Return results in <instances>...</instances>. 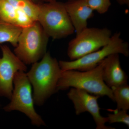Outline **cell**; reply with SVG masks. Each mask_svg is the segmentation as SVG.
<instances>
[{
    "mask_svg": "<svg viewBox=\"0 0 129 129\" xmlns=\"http://www.w3.org/2000/svg\"><path fill=\"white\" fill-rule=\"evenodd\" d=\"M62 70L59 62L46 52L40 61L32 64L26 73L33 86L35 104L41 106L57 91V84Z\"/></svg>",
    "mask_w": 129,
    "mask_h": 129,
    "instance_id": "1",
    "label": "cell"
},
{
    "mask_svg": "<svg viewBox=\"0 0 129 129\" xmlns=\"http://www.w3.org/2000/svg\"><path fill=\"white\" fill-rule=\"evenodd\" d=\"M105 59L94 68L87 71H62L57 83V91L75 88L100 97L106 96L114 101L112 89L104 82L103 77Z\"/></svg>",
    "mask_w": 129,
    "mask_h": 129,
    "instance_id": "2",
    "label": "cell"
},
{
    "mask_svg": "<svg viewBox=\"0 0 129 129\" xmlns=\"http://www.w3.org/2000/svg\"><path fill=\"white\" fill-rule=\"evenodd\" d=\"M37 21L49 37L60 39L71 35L75 29L64 6L57 1L39 3Z\"/></svg>",
    "mask_w": 129,
    "mask_h": 129,
    "instance_id": "3",
    "label": "cell"
},
{
    "mask_svg": "<svg viewBox=\"0 0 129 129\" xmlns=\"http://www.w3.org/2000/svg\"><path fill=\"white\" fill-rule=\"evenodd\" d=\"M38 21L22 29L15 47V55L25 64L38 61L46 53L49 38Z\"/></svg>",
    "mask_w": 129,
    "mask_h": 129,
    "instance_id": "4",
    "label": "cell"
},
{
    "mask_svg": "<svg viewBox=\"0 0 129 129\" xmlns=\"http://www.w3.org/2000/svg\"><path fill=\"white\" fill-rule=\"evenodd\" d=\"M11 102L3 109L6 112L17 111L24 114L33 125H45V122L35 109L32 87L26 73L18 71L15 74Z\"/></svg>",
    "mask_w": 129,
    "mask_h": 129,
    "instance_id": "5",
    "label": "cell"
},
{
    "mask_svg": "<svg viewBox=\"0 0 129 129\" xmlns=\"http://www.w3.org/2000/svg\"><path fill=\"white\" fill-rule=\"evenodd\" d=\"M120 32L112 35L108 44L101 49L82 57L71 61H60L59 65L62 71L75 70L85 71L94 68L109 56L115 53L121 54L125 56L129 55V46L127 41L122 39Z\"/></svg>",
    "mask_w": 129,
    "mask_h": 129,
    "instance_id": "6",
    "label": "cell"
},
{
    "mask_svg": "<svg viewBox=\"0 0 129 129\" xmlns=\"http://www.w3.org/2000/svg\"><path fill=\"white\" fill-rule=\"evenodd\" d=\"M112 32L107 28L87 27L69 43L67 54L71 60L101 49L110 41Z\"/></svg>",
    "mask_w": 129,
    "mask_h": 129,
    "instance_id": "7",
    "label": "cell"
},
{
    "mask_svg": "<svg viewBox=\"0 0 129 129\" xmlns=\"http://www.w3.org/2000/svg\"><path fill=\"white\" fill-rule=\"evenodd\" d=\"M0 47L2 53L0 58V96L10 100L15 74L18 71L26 72L27 67L7 45Z\"/></svg>",
    "mask_w": 129,
    "mask_h": 129,
    "instance_id": "8",
    "label": "cell"
},
{
    "mask_svg": "<svg viewBox=\"0 0 129 129\" xmlns=\"http://www.w3.org/2000/svg\"><path fill=\"white\" fill-rule=\"evenodd\" d=\"M68 96L73 103L76 115L85 112L89 113L94 120L96 129H115L106 125L108 122L107 117L101 115L98 102L100 97L99 96L90 94L84 90L72 88L68 93Z\"/></svg>",
    "mask_w": 129,
    "mask_h": 129,
    "instance_id": "9",
    "label": "cell"
},
{
    "mask_svg": "<svg viewBox=\"0 0 129 129\" xmlns=\"http://www.w3.org/2000/svg\"><path fill=\"white\" fill-rule=\"evenodd\" d=\"M64 5L75 32L78 35L88 27V20L94 16V11L87 0H68Z\"/></svg>",
    "mask_w": 129,
    "mask_h": 129,
    "instance_id": "10",
    "label": "cell"
},
{
    "mask_svg": "<svg viewBox=\"0 0 129 129\" xmlns=\"http://www.w3.org/2000/svg\"><path fill=\"white\" fill-rule=\"evenodd\" d=\"M119 54H112L105 59L103 77L110 88L127 84L128 76L120 66Z\"/></svg>",
    "mask_w": 129,
    "mask_h": 129,
    "instance_id": "11",
    "label": "cell"
},
{
    "mask_svg": "<svg viewBox=\"0 0 129 129\" xmlns=\"http://www.w3.org/2000/svg\"><path fill=\"white\" fill-rule=\"evenodd\" d=\"M22 30L17 25L0 20V44L8 42L16 47Z\"/></svg>",
    "mask_w": 129,
    "mask_h": 129,
    "instance_id": "12",
    "label": "cell"
},
{
    "mask_svg": "<svg viewBox=\"0 0 129 129\" xmlns=\"http://www.w3.org/2000/svg\"><path fill=\"white\" fill-rule=\"evenodd\" d=\"M117 109L128 111L129 109V86L127 84L111 88Z\"/></svg>",
    "mask_w": 129,
    "mask_h": 129,
    "instance_id": "13",
    "label": "cell"
},
{
    "mask_svg": "<svg viewBox=\"0 0 129 129\" xmlns=\"http://www.w3.org/2000/svg\"><path fill=\"white\" fill-rule=\"evenodd\" d=\"M15 8L25 12L33 21H37L39 14V4L30 0H8Z\"/></svg>",
    "mask_w": 129,
    "mask_h": 129,
    "instance_id": "14",
    "label": "cell"
},
{
    "mask_svg": "<svg viewBox=\"0 0 129 129\" xmlns=\"http://www.w3.org/2000/svg\"><path fill=\"white\" fill-rule=\"evenodd\" d=\"M16 18L15 7L8 0H0V20L16 25Z\"/></svg>",
    "mask_w": 129,
    "mask_h": 129,
    "instance_id": "15",
    "label": "cell"
},
{
    "mask_svg": "<svg viewBox=\"0 0 129 129\" xmlns=\"http://www.w3.org/2000/svg\"><path fill=\"white\" fill-rule=\"evenodd\" d=\"M108 111L113 113L108 114L107 117L108 122L112 124L115 123H121L124 124L129 127V115L127 111L119 109H108Z\"/></svg>",
    "mask_w": 129,
    "mask_h": 129,
    "instance_id": "16",
    "label": "cell"
},
{
    "mask_svg": "<svg viewBox=\"0 0 129 129\" xmlns=\"http://www.w3.org/2000/svg\"><path fill=\"white\" fill-rule=\"evenodd\" d=\"M87 3L93 11L100 14L106 13L111 7V0H87Z\"/></svg>",
    "mask_w": 129,
    "mask_h": 129,
    "instance_id": "17",
    "label": "cell"
},
{
    "mask_svg": "<svg viewBox=\"0 0 129 129\" xmlns=\"http://www.w3.org/2000/svg\"><path fill=\"white\" fill-rule=\"evenodd\" d=\"M35 22L23 11L16 9V25L23 29L30 26Z\"/></svg>",
    "mask_w": 129,
    "mask_h": 129,
    "instance_id": "18",
    "label": "cell"
},
{
    "mask_svg": "<svg viewBox=\"0 0 129 129\" xmlns=\"http://www.w3.org/2000/svg\"><path fill=\"white\" fill-rule=\"evenodd\" d=\"M118 3L121 5H126L128 6L129 0H117Z\"/></svg>",
    "mask_w": 129,
    "mask_h": 129,
    "instance_id": "19",
    "label": "cell"
},
{
    "mask_svg": "<svg viewBox=\"0 0 129 129\" xmlns=\"http://www.w3.org/2000/svg\"><path fill=\"white\" fill-rule=\"evenodd\" d=\"M40 3H48L56 1L57 0H39Z\"/></svg>",
    "mask_w": 129,
    "mask_h": 129,
    "instance_id": "20",
    "label": "cell"
},
{
    "mask_svg": "<svg viewBox=\"0 0 129 129\" xmlns=\"http://www.w3.org/2000/svg\"><path fill=\"white\" fill-rule=\"evenodd\" d=\"M30 1H32V2L35 3H36V4H39V3H40L39 0H30Z\"/></svg>",
    "mask_w": 129,
    "mask_h": 129,
    "instance_id": "21",
    "label": "cell"
}]
</instances>
